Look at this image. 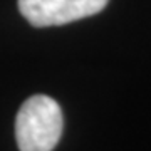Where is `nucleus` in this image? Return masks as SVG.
<instances>
[{
    "label": "nucleus",
    "mask_w": 151,
    "mask_h": 151,
    "mask_svg": "<svg viewBox=\"0 0 151 151\" xmlns=\"http://www.w3.org/2000/svg\"><path fill=\"white\" fill-rule=\"evenodd\" d=\"M64 129V118L55 99L30 96L15 116V141L20 151H52Z\"/></svg>",
    "instance_id": "1"
},
{
    "label": "nucleus",
    "mask_w": 151,
    "mask_h": 151,
    "mask_svg": "<svg viewBox=\"0 0 151 151\" xmlns=\"http://www.w3.org/2000/svg\"><path fill=\"white\" fill-rule=\"evenodd\" d=\"M109 0H19L22 17L34 27L64 25L96 15Z\"/></svg>",
    "instance_id": "2"
}]
</instances>
